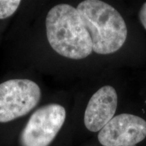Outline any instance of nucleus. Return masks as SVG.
Returning <instances> with one entry per match:
<instances>
[{
  "instance_id": "f257e3e1",
  "label": "nucleus",
  "mask_w": 146,
  "mask_h": 146,
  "mask_svg": "<svg viewBox=\"0 0 146 146\" xmlns=\"http://www.w3.org/2000/svg\"><path fill=\"white\" fill-rule=\"evenodd\" d=\"M45 27L50 46L63 57L81 60L92 52L90 35L72 5L60 3L53 7L47 14Z\"/></svg>"
},
{
  "instance_id": "f03ea898",
  "label": "nucleus",
  "mask_w": 146,
  "mask_h": 146,
  "mask_svg": "<svg viewBox=\"0 0 146 146\" xmlns=\"http://www.w3.org/2000/svg\"><path fill=\"white\" fill-rule=\"evenodd\" d=\"M76 9L90 35L94 52L107 55L121 48L127 39V28L116 9L100 0H85Z\"/></svg>"
},
{
  "instance_id": "7ed1b4c3",
  "label": "nucleus",
  "mask_w": 146,
  "mask_h": 146,
  "mask_svg": "<svg viewBox=\"0 0 146 146\" xmlns=\"http://www.w3.org/2000/svg\"><path fill=\"white\" fill-rule=\"evenodd\" d=\"M41 91L35 82L14 78L0 84V123L25 116L36 106Z\"/></svg>"
},
{
  "instance_id": "20e7f679",
  "label": "nucleus",
  "mask_w": 146,
  "mask_h": 146,
  "mask_svg": "<svg viewBox=\"0 0 146 146\" xmlns=\"http://www.w3.org/2000/svg\"><path fill=\"white\" fill-rule=\"evenodd\" d=\"M62 106L50 104L33 113L22 131L21 146H49L62 127L66 120Z\"/></svg>"
},
{
  "instance_id": "39448f33",
  "label": "nucleus",
  "mask_w": 146,
  "mask_h": 146,
  "mask_svg": "<svg viewBox=\"0 0 146 146\" xmlns=\"http://www.w3.org/2000/svg\"><path fill=\"white\" fill-rule=\"evenodd\" d=\"M98 137L103 146H135L146 137V121L135 115H117L100 131Z\"/></svg>"
},
{
  "instance_id": "423d86ee",
  "label": "nucleus",
  "mask_w": 146,
  "mask_h": 146,
  "mask_svg": "<svg viewBox=\"0 0 146 146\" xmlns=\"http://www.w3.org/2000/svg\"><path fill=\"white\" fill-rule=\"evenodd\" d=\"M118 105V95L114 87L105 85L91 96L84 116L85 127L91 132L100 131L112 119Z\"/></svg>"
},
{
  "instance_id": "0eeeda50",
  "label": "nucleus",
  "mask_w": 146,
  "mask_h": 146,
  "mask_svg": "<svg viewBox=\"0 0 146 146\" xmlns=\"http://www.w3.org/2000/svg\"><path fill=\"white\" fill-rule=\"evenodd\" d=\"M21 3L20 0H0V19L13 15Z\"/></svg>"
},
{
  "instance_id": "6e6552de",
  "label": "nucleus",
  "mask_w": 146,
  "mask_h": 146,
  "mask_svg": "<svg viewBox=\"0 0 146 146\" xmlns=\"http://www.w3.org/2000/svg\"><path fill=\"white\" fill-rule=\"evenodd\" d=\"M139 16L140 22L146 30V2L143 3L140 9Z\"/></svg>"
}]
</instances>
